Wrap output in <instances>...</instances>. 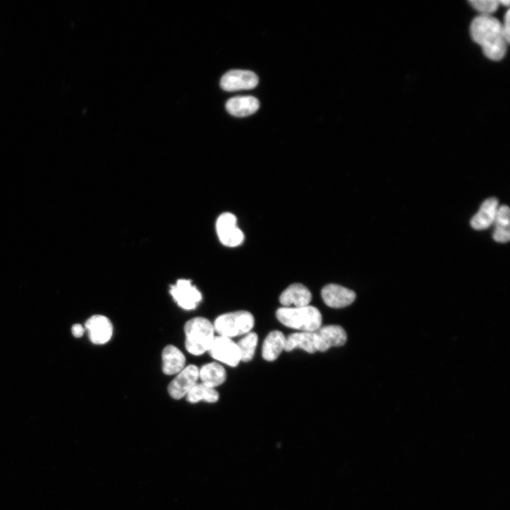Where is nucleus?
I'll return each mask as SVG.
<instances>
[{"instance_id": "1", "label": "nucleus", "mask_w": 510, "mask_h": 510, "mask_svg": "<svg viewBox=\"0 0 510 510\" xmlns=\"http://www.w3.org/2000/svg\"><path fill=\"white\" fill-rule=\"evenodd\" d=\"M472 40L482 48L484 55L491 60L499 61L506 55L509 45L503 35L502 23L489 15H479L470 24Z\"/></svg>"}, {"instance_id": "2", "label": "nucleus", "mask_w": 510, "mask_h": 510, "mask_svg": "<svg viewBox=\"0 0 510 510\" xmlns=\"http://www.w3.org/2000/svg\"><path fill=\"white\" fill-rule=\"evenodd\" d=\"M215 332L213 324L207 318L196 317L189 319L184 325L186 349L194 356L208 351Z\"/></svg>"}, {"instance_id": "3", "label": "nucleus", "mask_w": 510, "mask_h": 510, "mask_svg": "<svg viewBox=\"0 0 510 510\" xmlns=\"http://www.w3.org/2000/svg\"><path fill=\"white\" fill-rule=\"evenodd\" d=\"M276 317L285 327L302 332H314L322 322L319 310L312 305L280 307L276 311Z\"/></svg>"}, {"instance_id": "4", "label": "nucleus", "mask_w": 510, "mask_h": 510, "mask_svg": "<svg viewBox=\"0 0 510 510\" xmlns=\"http://www.w3.org/2000/svg\"><path fill=\"white\" fill-rule=\"evenodd\" d=\"M254 325L253 315L247 311H236L218 316L214 323L215 332L228 338L246 334Z\"/></svg>"}, {"instance_id": "5", "label": "nucleus", "mask_w": 510, "mask_h": 510, "mask_svg": "<svg viewBox=\"0 0 510 510\" xmlns=\"http://www.w3.org/2000/svg\"><path fill=\"white\" fill-rule=\"evenodd\" d=\"M208 352L216 361L231 367L237 366L241 361L240 351L237 343L228 337L215 336Z\"/></svg>"}, {"instance_id": "6", "label": "nucleus", "mask_w": 510, "mask_h": 510, "mask_svg": "<svg viewBox=\"0 0 510 510\" xmlns=\"http://www.w3.org/2000/svg\"><path fill=\"white\" fill-rule=\"evenodd\" d=\"M216 231L222 244L234 247L244 241V234L237 226V218L230 212L221 214L216 222Z\"/></svg>"}, {"instance_id": "7", "label": "nucleus", "mask_w": 510, "mask_h": 510, "mask_svg": "<svg viewBox=\"0 0 510 510\" xmlns=\"http://www.w3.org/2000/svg\"><path fill=\"white\" fill-rule=\"evenodd\" d=\"M170 293L177 305L186 310L196 309L202 300L200 292L187 279H179L171 285Z\"/></svg>"}, {"instance_id": "8", "label": "nucleus", "mask_w": 510, "mask_h": 510, "mask_svg": "<svg viewBox=\"0 0 510 510\" xmlns=\"http://www.w3.org/2000/svg\"><path fill=\"white\" fill-rule=\"evenodd\" d=\"M198 379L199 368L195 365H188L169 383L168 392L173 399H181L198 383Z\"/></svg>"}, {"instance_id": "9", "label": "nucleus", "mask_w": 510, "mask_h": 510, "mask_svg": "<svg viewBox=\"0 0 510 510\" xmlns=\"http://www.w3.org/2000/svg\"><path fill=\"white\" fill-rule=\"evenodd\" d=\"M259 82L257 75L249 70L233 69L221 78L220 86L227 91L252 89Z\"/></svg>"}, {"instance_id": "10", "label": "nucleus", "mask_w": 510, "mask_h": 510, "mask_svg": "<svg viewBox=\"0 0 510 510\" xmlns=\"http://www.w3.org/2000/svg\"><path fill=\"white\" fill-rule=\"evenodd\" d=\"M317 351H326L331 347L343 346L347 340L346 332L339 325L321 327L314 332Z\"/></svg>"}, {"instance_id": "11", "label": "nucleus", "mask_w": 510, "mask_h": 510, "mask_svg": "<svg viewBox=\"0 0 510 510\" xmlns=\"http://www.w3.org/2000/svg\"><path fill=\"white\" fill-rule=\"evenodd\" d=\"M91 341L94 344H105L112 337L113 327L110 320L106 316L96 314L91 316L85 323Z\"/></svg>"}, {"instance_id": "12", "label": "nucleus", "mask_w": 510, "mask_h": 510, "mask_svg": "<svg viewBox=\"0 0 510 510\" xmlns=\"http://www.w3.org/2000/svg\"><path fill=\"white\" fill-rule=\"evenodd\" d=\"M324 302L332 308H342L351 305L356 299V293L337 284H328L321 291Z\"/></svg>"}, {"instance_id": "13", "label": "nucleus", "mask_w": 510, "mask_h": 510, "mask_svg": "<svg viewBox=\"0 0 510 510\" xmlns=\"http://www.w3.org/2000/svg\"><path fill=\"white\" fill-rule=\"evenodd\" d=\"M312 300L310 291L300 283H293L284 290L279 297L280 304L285 307L309 305Z\"/></svg>"}, {"instance_id": "14", "label": "nucleus", "mask_w": 510, "mask_h": 510, "mask_svg": "<svg viewBox=\"0 0 510 510\" xmlns=\"http://www.w3.org/2000/svg\"><path fill=\"white\" fill-rule=\"evenodd\" d=\"M498 208V200L496 198L485 200L481 205L479 211L471 219L472 227L477 230L489 227L494 222Z\"/></svg>"}, {"instance_id": "15", "label": "nucleus", "mask_w": 510, "mask_h": 510, "mask_svg": "<svg viewBox=\"0 0 510 510\" xmlns=\"http://www.w3.org/2000/svg\"><path fill=\"white\" fill-rule=\"evenodd\" d=\"M225 108L234 116L245 117L259 109V102L252 96H239L230 98L226 102Z\"/></svg>"}, {"instance_id": "16", "label": "nucleus", "mask_w": 510, "mask_h": 510, "mask_svg": "<svg viewBox=\"0 0 510 510\" xmlns=\"http://www.w3.org/2000/svg\"><path fill=\"white\" fill-rule=\"evenodd\" d=\"M162 371L166 375L178 373L185 368L186 358L176 346L167 345L162 351Z\"/></svg>"}, {"instance_id": "17", "label": "nucleus", "mask_w": 510, "mask_h": 510, "mask_svg": "<svg viewBox=\"0 0 510 510\" xmlns=\"http://www.w3.org/2000/svg\"><path fill=\"white\" fill-rule=\"evenodd\" d=\"M285 344V336L281 332L278 330L271 332L263 343V358L267 361H275L284 350Z\"/></svg>"}, {"instance_id": "18", "label": "nucleus", "mask_w": 510, "mask_h": 510, "mask_svg": "<svg viewBox=\"0 0 510 510\" xmlns=\"http://www.w3.org/2000/svg\"><path fill=\"white\" fill-rule=\"evenodd\" d=\"M226 377V370L218 363H208L199 368V379L201 383L212 388L222 385Z\"/></svg>"}, {"instance_id": "19", "label": "nucleus", "mask_w": 510, "mask_h": 510, "mask_svg": "<svg viewBox=\"0 0 510 510\" xmlns=\"http://www.w3.org/2000/svg\"><path fill=\"white\" fill-rule=\"evenodd\" d=\"M297 348H302L309 353L317 351L314 332H300L285 337V351H291Z\"/></svg>"}, {"instance_id": "20", "label": "nucleus", "mask_w": 510, "mask_h": 510, "mask_svg": "<svg viewBox=\"0 0 510 510\" xmlns=\"http://www.w3.org/2000/svg\"><path fill=\"white\" fill-rule=\"evenodd\" d=\"M494 223V239L500 243L507 242L510 239V210L507 205L498 208Z\"/></svg>"}, {"instance_id": "21", "label": "nucleus", "mask_w": 510, "mask_h": 510, "mask_svg": "<svg viewBox=\"0 0 510 510\" xmlns=\"http://www.w3.org/2000/svg\"><path fill=\"white\" fill-rule=\"evenodd\" d=\"M186 400L191 403H196L201 400L214 403L219 399V394L215 390L203 383L196 384L186 395Z\"/></svg>"}, {"instance_id": "22", "label": "nucleus", "mask_w": 510, "mask_h": 510, "mask_svg": "<svg viewBox=\"0 0 510 510\" xmlns=\"http://www.w3.org/2000/svg\"><path fill=\"white\" fill-rule=\"evenodd\" d=\"M258 344V336L255 332H249L237 343L241 356V361H250L255 353Z\"/></svg>"}, {"instance_id": "23", "label": "nucleus", "mask_w": 510, "mask_h": 510, "mask_svg": "<svg viewBox=\"0 0 510 510\" xmlns=\"http://www.w3.org/2000/svg\"><path fill=\"white\" fill-rule=\"evenodd\" d=\"M469 3L475 10L481 13L480 15L491 16L499 6V3L497 0H471L469 1Z\"/></svg>"}, {"instance_id": "24", "label": "nucleus", "mask_w": 510, "mask_h": 510, "mask_svg": "<svg viewBox=\"0 0 510 510\" xmlns=\"http://www.w3.org/2000/svg\"><path fill=\"white\" fill-rule=\"evenodd\" d=\"M502 32L506 42L509 43L510 40V11L507 10L504 15V23L502 24Z\"/></svg>"}, {"instance_id": "25", "label": "nucleus", "mask_w": 510, "mask_h": 510, "mask_svg": "<svg viewBox=\"0 0 510 510\" xmlns=\"http://www.w3.org/2000/svg\"><path fill=\"white\" fill-rule=\"evenodd\" d=\"M72 332L74 336L79 338L83 335L84 332V329L81 324H75L72 326Z\"/></svg>"}, {"instance_id": "26", "label": "nucleus", "mask_w": 510, "mask_h": 510, "mask_svg": "<svg viewBox=\"0 0 510 510\" xmlns=\"http://www.w3.org/2000/svg\"><path fill=\"white\" fill-rule=\"evenodd\" d=\"M499 4H502L503 6H509V0H499L498 1Z\"/></svg>"}]
</instances>
